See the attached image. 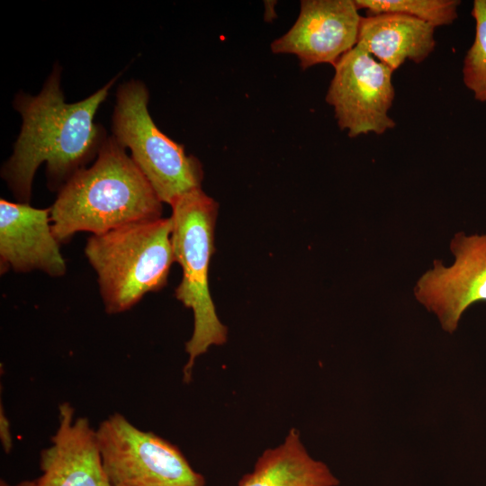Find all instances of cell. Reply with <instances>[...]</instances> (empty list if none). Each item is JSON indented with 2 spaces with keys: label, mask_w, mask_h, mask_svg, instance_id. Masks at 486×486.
<instances>
[{
  "label": "cell",
  "mask_w": 486,
  "mask_h": 486,
  "mask_svg": "<svg viewBox=\"0 0 486 486\" xmlns=\"http://www.w3.org/2000/svg\"><path fill=\"white\" fill-rule=\"evenodd\" d=\"M0 486H35L33 481H23L15 485H10L5 481H1Z\"/></svg>",
  "instance_id": "cell-17"
},
{
  "label": "cell",
  "mask_w": 486,
  "mask_h": 486,
  "mask_svg": "<svg viewBox=\"0 0 486 486\" xmlns=\"http://www.w3.org/2000/svg\"><path fill=\"white\" fill-rule=\"evenodd\" d=\"M60 72L56 65L40 94L20 92L14 100L22 124L1 176L18 202H30L40 165L46 164L50 189L58 192L98 156L108 138L94 118L118 76L86 99L68 104L60 87Z\"/></svg>",
  "instance_id": "cell-1"
},
{
  "label": "cell",
  "mask_w": 486,
  "mask_h": 486,
  "mask_svg": "<svg viewBox=\"0 0 486 486\" xmlns=\"http://www.w3.org/2000/svg\"><path fill=\"white\" fill-rule=\"evenodd\" d=\"M338 480L321 461L312 458L300 433L292 428L284 442L262 453L238 486H337Z\"/></svg>",
  "instance_id": "cell-13"
},
{
  "label": "cell",
  "mask_w": 486,
  "mask_h": 486,
  "mask_svg": "<svg viewBox=\"0 0 486 486\" xmlns=\"http://www.w3.org/2000/svg\"><path fill=\"white\" fill-rule=\"evenodd\" d=\"M161 215L162 202L112 136L107 138L95 162L58 191L50 207L52 231L60 244L79 231L102 234Z\"/></svg>",
  "instance_id": "cell-2"
},
{
  "label": "cell",
  "mask_w": 486,
  "mask_h": 486,
  "mask_svg": "<svg viewBox=\"0 0 486 486\" xmlns=\"http://www.w3.org/2000/svg\"><path fill=\"white\" fill-rule=\"evenodd\" d=\"M0 438L5 453H9L13 446L11 426L1 404L0 410Z\"/></svg>",
  "instance_id": "cell-16"
},
{
  "label": "cell",
  "mask_w": 486,
  "mask_h": 486,
  "mask_svg": "<svg viewBox=\"0 0 486 486\" xmlns=\"http://www.w3.org/2000/svg\"><path fill=\"white\" fill-rule=\"evenodd\" d=\"M355 0H302L291 29L271 43L274 54H293L302 69L337 61L357 43L362 16Z\"/></svg>",
  "instance_id": "cell-9"
},
{
  "label": "cell",
  "mask_w": 486,
  "mask_h": 486,
  "mask_svg": "<svg viewBox=\"0 0 486 486\" xmlns=\"http://www.w3.org/2000/svg\"><path fill=\"white\" fill-rule=\"evenodd\" d=\"M450 250L454 263L446 266L434 260L433 267L418 279L413 292L436 316L442 328L453 333L471 305L486 302V233L458 232Z\"/></svg>",
  "instance_id": "cell-8"
},
{
  "label": "cell",
  "mask_w": 486,
  "mask_h": 486,
  "mask_svg": "<svg viewBox=\"0 0 486 486\" xmlns=\"http://www.w3.org/2000/svg\"><path fill=\"white\" fill-rule=\"evenodd\" d=\"M148 99L142 82L122 84L116 93L112 136L130 150L131 159L159 200L171 205L180 196L201 188L202 166L157 127L148 112Z\"/></svg>",
  "instance_id": "cell-5"
},
{
  "label": "cell",
  "mask_w": 486,
  "mask_h": 486,
  "mask_svg": "<svg viewBox=\"0 0 486 486\" xmlns=\"http://www.w3.org/2000/svg\"><path fill=\"white\" fill-rule=\"evenodd\" d=\"M95 432L113 486H205L177 446L120 413L105 418Z\"/></svg>",
  "instance_id": "cell-6"
},
{
  "label": "cell",
  "mask_w": 486,
  "mask_h": 486,
  "mask_svg": "<svg viewBox=\"0 0 486 486\" xmlns=\"http://www.w3.org/2000/svg\"><path fill=\"white\" fill-rule=\"evenodd\" d=\"M472 15L475 37L464 60L463 77L474 98L486 102V0L473 1Z\"/></svg>",
  "instance_id": "cell-15"
},
{
  "label": "cell",
  "mask_w": 486,
  "mask_h": 486,
  "mask_svg": "<svg viewBox=\"0 0 486 486\" xmlns=\"http://www.w3.org/2000/svg\"><path fill=\"white\" fill-rule=\"evenodd\" d=\"M326 101L334 109L338 127L351 138L395 127L388 112L395 95L392 70L358 46L334 65Z\"/></svg>",
  "instance_id": "cell-7"
},
{
  "label": "cell",
  "mask_w": 486,
  "mask_h": 486,
  "mask_svg": "<svg viewBox=\"0 0 486 486\" xmlns=\"http://www.w3.org/2000/svg\"><path fill=\"white\" fill-rule=\"evenodd\" d=\"M53 234L50 207L38 209L29 203L0 200L1 273L34 270L59 277L66 262Z\"/></svg>",
  "instance_id": "cell-11"
},
{
  "label": "cell",
  "mask_w": 486,
  "mask_h": 486,
  "mask_svg": "<svg viewBox=\"0 0 486 486\" xmlns=\"http://www.w3.org/2000/svg\"><path fill=\"white\" fill-rule=\"evenodd\" d=\"M170 206L174 257L183 273L175 295L194 314V330L185 344L184 381L188 382L195 359L210 346L227 341L228 328L217 315L208 281L219 206L202 188L180 196Z\"/></svg>",
  "instance_id": "cell-4"
},
{
  "label": "cell",
  "mask_w": 486,
  "mask_h": 486,
  "mask_svg": "<svg viewBox=\"0 0 486 486\" xmlns=\"http://www.w3.org/2000/svg\"><path fill=\"white\" fill-rule=\"evenodd\" d=\"M172 229L171 217H161L129 223L87 238L85 255L97 274L108 314L128 310L145 294L166 285L175 262Z\"/></svg>",
  "instance_id": "cell-3"
},
{
  "label": "cell",
  "mask_w": 486,
  "mask_h": 486,
  "mask_svg": "<svg viewBox=\"0 0 486 486\" xmlns=\"http://www.w3.org/2000/svg\"><path fill=\"white\" fill-rule=\"evenodd\" d=\"M69 402L58 407V427L40 455L35 486H113L104 467L95 430L86 418H75Z\"/></svg>",
  "instance_id": "cell-10"
},
{
  "label": "cell",
  "mask_w": 486,
  "mask_h": 486,
  "mask_svg": "<svg viewBox=\"0 0 486 486\" xmlns=\"http://www.w3.org/2000/svg\"><path fill=\"white\" fill-rule=\"evenodd\" d=\"M370 14L395 13L422 20L435 28L449 25L457 18L458 0H355Z\"/></svg>",
  "instance_id": "cell-14"
},
{
  "label": "cell",
  "mask_w": 486,
  "mask_h": 486,
  "mask_svg": "<svg viewBox=\"0 0 486 486\" xmlns=\"http://www.w3.org/2000/svg\"><path fill=\"white\" fill-rule=\"evenodd\" d=\"M435 27L418 18L395 13L362 17L356 46L392 71L407 59L420 63L434 50Z\"/></svg>",
  "instance_id": "cell-12"
}]
</instances>
